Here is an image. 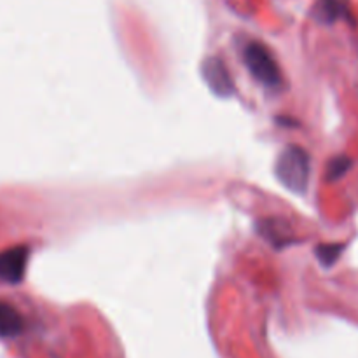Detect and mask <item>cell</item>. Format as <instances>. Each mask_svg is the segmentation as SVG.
<instances>
[{"label":"cell","instance_id":"cell-1","mask_svg":"<svg viewBox=\"0 0 358 358\" xmlns=\"http://www.w3.org/2000/svg\"><path fill=\"white\" fill-rule=\"evenodd\" d=\"M311 173L310 154L299 145H287L276 159V177L289 191L303 194Z\"/></svg>","mask_w":358,"mask_h":358},{"label":"cell","instance_id":"cell-2","mask_svg":"<svg viewBox=\"0 0 358 358\" xmlns=\"http://www.w3.org/2000/svg\"><path fill=\"white\" fill-rule=\"evenodd\" d=\"M245 65H247L248 72L254 76L255 80L262 84V86L269 87V90H278L283 84L282 70H280L278 63H276L275 56L271 55L268 48L261 42H248L247 48L243 51Z\"/></svg>","mask_w":358,"mask_h":358},{"label":"cell","instance_id":"cell-3","mask_svg":"<svg viewBox=\"0 0 358 358\" xmlns=\"http://www.w3.org/2000/svg\"><path fill=\"white\" fill-rule=\"evenodd\" d=\"M201 72L206 86H208L217 96L227 98L231 96V94H234L236 87H234L229 70H227L226 63H224L222 59L217 58V56H210V58H206L205 62H203Z\"/></svg>","mask_w":358,"mask_h":358},{"label":"cell","instance_id":"cell-4","mask_svg":"<svg viewBox=\"0 0 358 358\" xmlns=\"http://www.w3.org/2000/svg\"><path fill=\"white\" fill-rule=\"evenodd\" d=\"M28 247H14L0 254V280L20 283L24 276L28 261Z\"/></svg>","mask_w":358,"mask_h":358},{"label":"cell","instance_id":"cell-5","mask_svg":"<svg viewBox=\"0 0 358 358\" xmlns=\"http://www.w3.org/2000/svg\"><path fill=\"white\" fill-rule=\"evenodd\" d=\"M23 317L16 308L0 301V338H16L23 332Z\"/></svg>","mask_w":358,"mask_h":358},{"label":"cell","instance_id":"cell-6","mask_svg":"<svg viewBox=\"0 0 358 358\" xmlns=\"http://www.w3.org/2000/svg\"><path fill=\"white\" fill-rule=\"evenodd\" d=\"M315 14L324 23H334L348 16V7L343 0H318L315 6Z\"/></svg>","mask_w":358,"mask_h":358},{"label":"cell","instance_id":"cell-7","mask_svg":"<svg viewBox=\"0 0 358 358\" xmlns=\"http://www.w3.org/2000/svg\"><path fill=\"white\" fill-rule=\"evenodd\" d=\"M345 250V245L343 243H322L317 247V257L320 261L322 266L325 268H331L336 264V261L339 259V255Z\"/></svg>","mask_w":358,"mask_h":358},{"label":"cell","instance_id":"cell-8","mask_svg":"<svg viewBox=\"0 0 358 358\" xmlns=\"http://www.w3.org/2000/svg\"><path fill=\"white\" fill-rule=\"evenodd\" d=\"M352 168V159L346 156H338L329 163L327 166V180H339L346 171Z\"/></svg>","mask_w":358,"mask_h":358}]
</instances>
